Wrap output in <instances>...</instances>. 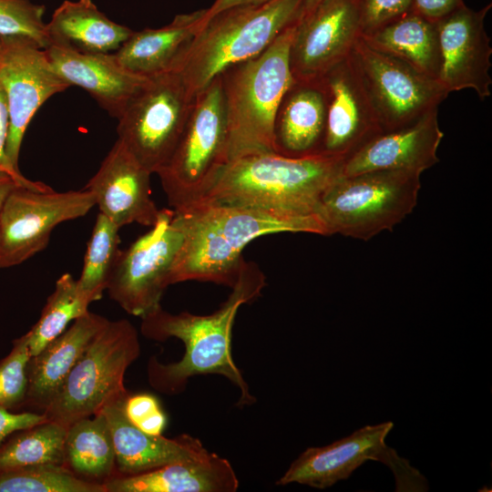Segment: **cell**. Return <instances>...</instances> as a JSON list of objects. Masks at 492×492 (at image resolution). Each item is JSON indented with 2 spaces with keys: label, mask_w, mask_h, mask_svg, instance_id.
I'll list each match as a JSON object with an SVG mask.
<instances>
[{
  "label": "cell",
  "mask_w": 492,
  "mask_h": 492,
  "mask_svg": "<svg viewBox=\"0 0 492 492\" xmlns=\"http://www.w3.org/2000/svg\"><path fill=\"white\" fill-rule=\"evenodd\" d=\"M33 182V180L28 183L20 182L11 175L0 171V213L5 198L15 186L17 184H32Z\"/></svg>",
  "instance_id": "41"
},
{
  "label": "cell",
  "mask_w": 492,
  "mask_h": 492,
  "mask_svg": "<svg viewBox=\"0 0 492 492\" xmlns=\"http://www.w3.org/2000/svg\"><path fill=\"white\" fill-rule=\"evenodd\" d=\"M393 428L392 421L367 425L332 444L308 447L292 462L275 484L297 483L324 489L347 479L365 462L375 460L386 465L394 473L395 491H427L426 478L386 445L385 439Z\"/></svg>",
  "instance_id": "10"
},
{
  "label": "cell",
  "mask_w": 492,
  "mask_h": 492,
  "mask_svg": "<svg viewBox=\"0 0 492 492\" xmlns=\"http://www.w3.org/2000/svg\"><path fill=\"white\" fill-rule=\"evenodd\" d=\"M297 21L261 54L229 67L218 76L225 102L229 162L248 155L275 152L276 113L294 81L290 47Z\"/></svg>",
  "instance_id": "5"
},
{
  "label": "cell",
  "mask_w": 492,
  "mask_h": 492,
  "mask_svg": "<svg viewBox=\"0 0 492 492\" xmlns=\"http://www.w3.org/2000/svg\"><path fill=\"white\" fill-rule=\"evenodd\" d=\"M95 205L84 188L57 192L41 181L17 184L0 213V268L27 261L46 247L57 225L84 217Z\"/></svg>",
  "instance_id": "11"
},
{
  "label": "cell",
  "mask_w": 492,
  "mask_h": 492,
  "mask_svg": "<svg viewBox=\"0 0 492 492\" xmlns=\"http://www.w3.org/2000/svg\"><path fill=\"white\" fill-rule=\"evenodd\" d=\"M123 411L131 424L147 434L160 436L167 425V416L153 395L128 394L123 402Z\"/></svg>",
  "instance_id": "35"
},
{
  "label": "cell",
  "mask_w": 492,
  "mask_h": 492,
  "mask_svg": "<svg viewBox=\"0 0 492 492\" xmlns=\"http://www.w3.org/2000/svg\"><path fill=\"white\" fill-rule=\"evenodd\" d=\"M67 427L52 421L16 431L0 446V473L37 465L65 466Z\"/></svg>",
  "instance_id": "29"
},
{
  "label": "cell",
  "mask_w": 492,
  "mask_h": 492,
  "mask_svg": "<svg viewBox=\"0 0 492 492\" xmlns=\"http://www.w3.org/2000/svg\"><path fill=\"white\" fill-rule=\"evenodd\" d=\"M193 102L177 73L150 77L118 118V138L157 174L172 156Z\"/></svg>",
  "instance_id": "9"
},
{
  "label": "cell",
  "mask_w": 492,
  "mask_h": 492,
  "mask_svg": "<svg viewBox=\"0 0 492 492\" xmlns=\"http://www.w3.org/2000/svg\"><path fill=\"white\" fill-rule=\"evenodd\" d=\"M44 13V5L30 0H0V37L26 38L46 49L50 42Z\"/></svg>",
  "instance_id": "33"
},
{
  "label": "cell",
  "mask_w": 492,
  "mask_h": 492,
  "mask_svg": "<svg viewBox=\"0 0 492 492\" xmlns=\"http://www.w3.org/2000/svg\"><path fill=\"white\" fill-rule=\"evenodd\" d=\"M320 1L321 0H306L303 6L302 14L311 11Z\"/></svg>",
  "instance_id": "42"
},
{
  "label": "cell",
  "mask_w": 492,
  "mask_h": 492,
  "mask_svg": "<svg viewBox=\"0 0 492 492\" xmlns=\"http://www.w3.org/2000/svg\"><path fill=\"white\" fill-rule=\"evenodd\" d=\"M205 9L178 15L167 26L132 32L114 52L129 72L150 77L170 71L178 57L202 27Z\"/></svg>",
  "instance_id": "25"
},
{
  "label": "cell",
  "mask_w": 492,
  "mask_h": 492,
  "mask_svg": "<svg viewBox=\"0 0 492 492\" xmlns=\"http://www.w3.org/2000/svg\"><path fill=\"white\" fill-rule=\"evenodd\" d=\"M183 240L169 283L210 282L232 287L243 262V249L253 240L280 232L324 235L318 220L293 218L266 209L198 201L174 211Z\"/></svg>",
  "instance_id": "2"
},
{
  "label": "cell",
  "mask_w": 492,
  "mask_h": 492,
  "mask_svg": "<svg viewBox=\"0 0 492 492\" xmlns=\"http://www.w3.org/2000/svg\"><path fill=\"white\" fill-rule=\"evenodd\" d=\"M264 286L265 276L260 268L245 261L232 292L214 313H171L159 304L140 317L143 336L156 342L177 338L185 347L178 362L162 364L155 356L149 359L147 374L151 387L164 395H175L185 391L193 376L219 374L240 391L237 406L253 405L256 399L233 360L232 328L239 308L260 297Z\"/></svg>",
  "instance_id": "1"
},
{
  "label": "cell",
  "mask_w": 492,
  "mask_h": 492,
  "mask_svg": "<svg viewBox=\"0 0 492 492\" xmlns=\"http://www.w3.org/2000/svg\"><path fill=\"white\" fill-rule=\"evenodd\" d=\"M229 163V133L220 77L194 98L168 163L157 173L174 211L200 200Z\"/></svg>",
  "instance_id": "8"
},
{
  "label": "cell",
  "mask_w": 492,
  "mask_h": 492,
  "mask_svg": "<svg viewBox=\"0 0 492 492\" xmlns=\"http://www.w3.org/2000/svg\"><path fill=\"white\" fill-rule=\"evenodd\" d=\"M31 357L28 336L13 342L11 352L0 361V407L8 411L23 406L28 385L27 364Z\"/></svg>",
  "instance_id": "34"
},
{
  "label": "cell",
  "mask_w": 492,
  "mask_h": 492,
  "mask_svg": "<svg viewBox=\"0 0 492 492\" xmlns=\"http://www.w3.org/2000/svg\"><path fill=\"white\" fill-rule=\"evenodd\" d=\"M45 50L55 71L69 87L85 89L117 119L149 78L124 68L113 53L83 54L55 46Z\"/></svg>",
  "instance_id": "21"
},
{
  "label": "cell",
  "mask_w": 492,
  "mask_h": 492,
  "mask_svg": "<svg viewBox=\"0 0 492 492\" xmlns=\"http://www.w3.org/2000/svg\"><path fill=\"white\" fill-rule=\"evenodd\" d=\"M326 101L322 153L347 159L383 132L350 55L319 79Z\"/></svg>",
  "instance_id": "17"
},
{
  "label": "cell",
  "mask_w": 492,
  "mask_h": 492,
  "mask_svg": "<svg viewBox=\"0 0 492 492\" xmlns=\"http://www.w3.org/2000/svg\"><path fill=\"white\" fill-rule=\"evenodd\" d=\"M413 10V0H361L362 36L370 34Z\"/></svg>",
  "instance_id": "36"
},
{
  "label": "cell",
  "mask_w": 492,
  "mask_h": 492,
  "mask_svg": "<svg viewBox=\"0 0 492 492\" xmlns=\"http://www.w3.org/2000/svg\"><path fill=\"white\" fill-rule=\"evenodd\" d=\"M361 36V0H321L297 21L290 47L293 80H319Z\"/></svg>",
  "instance_id": "15"
},
{
  "label": "cell",
  "mask_w": 492,
  "mask_h": 492,
  "mask_svg": "<svg viewBox=\"0 0 492 492\" xmlns=\"http://www.w3.org/2000/svg\"><path fill=\"white\" fill-rule=\"evenodd\" d=\"M0 492H107L103 483L77 477L66 466L37 465L0 473Z\"/></svg>",
  "instance_id": "32"
},
{
  "label": "cell",
  "mask_w": 492,
  "mask_h": 492,
  "mask_svg": "<svg viewBox=\"0 0 492 492\" xmlns=\"http://www.w3.org/2000/svg\"><path fill=\"white\" fill-rule=\"evenodd\" d=\"M182 240L174 210L162 209L155 225L119 251L106 289L109 297L138 317L159 305Z\"/></svg>",
  "instance_id": "13"
},
{
  "label": "cell",
  "mask_w": 492,
  "mask_h": 492,
  "mask_svg": "<svg viewBox=\"0 0 492 492\" xmlns=\"http://www.w3.org/2000/svg\"><path fill=\"white\" fill-rule=\"evenodd\" d=\"M350 57L384 131L406 127L438 106L448 92L440 82L360 37Z\"/></svg>",
  "instance_id": "12"
},
{
  "label": "cell",
  "mask_w": 492,
  "mask_h": 492,
  "mask_svg": "<svg viewBox=\"0 0 492 492\" xmlns=\"http://www.w3.org/2000/svg\"><path fill=\"white\" fill-rule=\"evenodd\" d=\"M119 229L104 214H97L77 280L79 290L91 302L99 300L107 289L120 251Z\"/></svg>",
  "instance_id": "31"
},
{
  "label": "cell",
  "mask_w": 492,
  "mask_h": 492,
  "mask_svg": "<svg viewBox=\"0 0 492 492\" xmlns=\"http://www.w3.org/2000/svg\"><path fill=\"white\" fill-rule=\"evenodd\" d=\"M344 161L343 158L324 153L298 158L277 152L244 156L228 163L200 200L319 220L316 212L320 200L343 174Z\"/></svg>",
  "instance_id": "3"
},
{
  "label": "cell",
  "mask_w": 492,
  "mask_h": 492,
  "mask_svg": "<svg viewBox=\"0 0 492 492\" xmlns=\"http://www.w3.org/2000/svg\"><path fill=\"white\" fill-rule=\"evenodd\" d=\"M91 302L70 273L62 274L46 299L40 318L26 333L31 356L66 331L69 323L85 315Z\"/></svg>",
  "instance_id": "30"
},
{
  "label": "cell",
  "mask_w": 492,
  "mask_h": 492,
  "mask_svg": "<svg viewBox=\"0 0 492 492\" xmlns=\"http://www.w3.org/2000/svg\"><path fill=\"white\" fill-rule=\"evenodd\" d=\"M65 466L77 477L104 483L117 474L113 439L102 412L81 418L67 429Z\"/></svg>",
  "instance_id": "28"
},
{
  "label": "cell",
  "mask_w": 492,
  "mask_h": 492,
  "mask_svg": "<svg viewBox=\"0 0 492 492\" xmlns=\"http://www.w3.org/2000/svg\"><path fill=\"white\" fill-rule=\"evenodd\" d=\"M125 398L100 411L111 432L118 476L137 475L172 463L200 459L210 453L199 438L189 434L169 438L141 431L126 417Z\"/></svg>",
  "instance_id": "20"
},
{
  "label": "cell",
  "mask_w": 492,
  "mask_h": 492,
  "mask_svg": "<svg viewBox=\"0 0 492 492\" xmlns=\"http://www.w3.org/2000/svg\"><path fill=\"white\" fill-rule=\"evenodd\" d=\"M9 130V115L5 92L0 86V171L11 175L20 182L28 183L31 180L26 179L21 171L16 170L10 163L6 152V141Z\"/></svg>",
  "instance_id": "38"
},
{
  "label": "cell",
  "mask_w": 492,
  "mask_h": 492,
  "mask_svg": "<svg viewBox=\"0 0 492 492\" xmlns=\"http://www.w3.org/2000/svg\"><path fill=\"white\" fill-rule=\"evenodd\" d=\"M132 32L110 20L92 0L64 1L46 24L50 46L83 54L114 53Z\"/></svg>",
  "instance_id": "26"
},
{
  "label": "cell",
  "mask_w": 492,
  "mask_h": 492,
  "mask_svg": "<svg viewBox=\"0 0 492 492\" xmlns=\"http://www.w3.org/2000/svg\"><path fill=\"white\" fill-rule=\"evenodd\" d=\"M267 0H215L209 8L205 9L204 15L202 17V26L207 20L225 9L242 5L261 3Z\"/></svg>",
  "instance_id": "40"
},
{
  "label": "cell",
  "mask_w": 492,
  "mask_h": 492,
  "mask_svg": "<svg viewBox=\"0 0 492 492\" xmlns=\"http://www.w3.org/2000/svg\"><path fill=\"white\" fill-rule=\"evenodd\" d=\"M103 484L107 492H235L240 482L231 464L210 452L200 459L115 476Z\"/></svg>",
  "instance_id": "23"
},
{
  "label": "cell",
  "mask_w": 492,
  "mask_h": 492,
  "mask_svg": "<svg viewBox=\"0 0 492 492\" xmlns=\"http://www.w3.org/2000/svg\"><path fill=\"white\" fill-rule=\"evenodd\" d=\"M47 421L46 415L32 412H11L0 407V443L8 436Z\"/></svg>",
  "instance_id": "37"
},
{
  "label": "cell",
  "mask_w": 492,
  "mask_h": 492,
  "mask_svg": "<svg viewBox=\"0 0 492 492\" xmlns=\"http://www.w3.org/2000/svg\"><path fill=\"white\" fill-rule=\"evenodd\" d=\"M108 322V319L88 311L37 354L31 356L26 368L28 385L23 406L40 408L43 413L93 337Z\"/></svg>",
  "instance_id": "22"
},
{
  "label": "cell",
  "mask_w": 492,
  "mask_h": 492,
  "mask_svg": "<svg viewBox=\"0 0 492 492\" xmlns=\"http://www.w3.org/2000/svg\"><path fill=\"white\" fill-rule=\"evenodd\" d=\"M1 53H2V37H0V58H1Z\"/></svg>",
  "instance_id": "43"
},
{
  "label": "cell",
  "mask_w": 492,
  "mask_h": 492,
  "mask_svg": "<svg viewBox=\"0 0 492 492\" xmlns=\"http://www.w3.org/2000/svg\"><path fill=\"white\" fill-rule=\"evenodd\" d=\"M464 5V0H413V11L433 22Z\"/></svg>",
  "instance_id": "39"
},
{
  "label": "cell",
  "mask_w": 492,
  "mask_h": 492,
  "mask_svg": "<svg viewBox=\"0 0 492 492\" xmlns=\"http://www.w3.org/2000/svg\"><path fill=\"white\" fill-rule=\"evenodd\" d=\"M443 137L438 108H434L406 127L372 138L345 159L342 175L380 169L424 172L439 162L437 149Z\"/></svg>",
  "instance_id": "19"
},
{
  "label": "cell",
  "mask_w": 492,
  "mask_h": 492,
  "mask_svg": "<svg viewBox=\"0 0 492 492\" xmlns=\"http://www.w3.org/2000/svg\"><path fill=\"white\" fill-rule=\"evenodd\" d=\"M380 169L338 177L323 192L316 215L324 236L369 241L392 231L417 204L421 174Z\"/></svg>",
  "instance_id": "6"
},
{
  "label": "cell",
  "mask_w": 492,
  "mask_h": 492,
  "mask_svg": "<svg viewBox=\"0 0 492 492\" xmlns=\"http://www.w3.org/2000/svg\"><path fill=\"white\" fill-rule=\"evenodd\" d=\"M306 0H267L225 9L207 20L170 71L195 97L226 68L264 51L302 15Z\"/></svg>",
  "instance_id": "4"
},
{
  "label": "cell",
  "mask_w": 492,
  "mask_h": 492,
  "mask_svg": "<svg viewBox=\"0 0 492 492\" xmlns=\"http://www.w3.org/2000/svg\"><path fill=\"white\" fill-rule=\"evenodd\" d=\"M151 174L118 138L84 189L119 228L134 222L152 227L161 210L151 198Z\"/></svg>",
  "instance_id": "18"
},
{
  "label": "cell",
  "mask_w": 492,
  "mask_h": 492,
  "mask_svg": "<svg viewBox=\"0 0 492 492\" xmlns=\"http://www.w3.org/2000/svg\"><path fill=\"white\" fill-rule=\"evenodd\" d=\"M139 354L140 343L135 326L126 319L108 320L44 410L46 420L68 427L127 397L125 374Z\"/></svg>",
  "instance_id": "7"
},
{
  "label": "cell",
  "mask_w": 492,
  "mask_h": 492,
  "mask_svg": "<svg viewBox=\"0 0 492 492\" xmlns=\"http://www.w3.org/2000/svg\"><path fill=\"white\" fill-rule=\"evenodd\" d=\"M491 6L473 10L464 5L436 21L441 56L437 80L448 93L470 88L481 100L491 95L492 47L484 26Z\"/></svg>",
  "instance_id": "16"
},
{
  "label": "cell",
  "mask_w": 492,
  "mask_h": 492,
  "mask_svg": "<svg viewBox=\"0 0 492 492\" xmlns=\"http://www.w3.org/2000/svg\"><path fill=\"white\" fill-rule=\"evenodd\" d=\"M325 123L326 101L320 81H293L276 113L275 152L293 158L322 153Z\"/></svg>",
  "instance_id": "24"
},
{
  "label": "cell",
  "mask_w": 492,
  "mask_h": 492,
  "mask_svg": "<svg viewBox=\"0 0 492 492\" xmlns=\"http://www.w3.org/2000/svg\"><path fill=\"white\" fill-rule=\"evenodd\" d=\"M361 37L373 47L405 61L422 74L438 78L441 56L436 22L412 10Z\"/></svg>",
  "instance_id": "27"
},
{
  "label": "cell",
  "mask_w": 492,
  "mask_h": 492,
  "mask_svg": "<svg viewBox=\"0 0 492 492\" xmlns=\"http://www.w3.org/2000/svg\"><path fill=\"white\" fill-rule=\"evenodd\" d=\"M0 86L7 103L9 130L5 152L18 171L26 130L41 106L69 87L55 71L46 50L23 37H2Z\"/></svg>",
  "instance_id": "14"
}]
</instances>
